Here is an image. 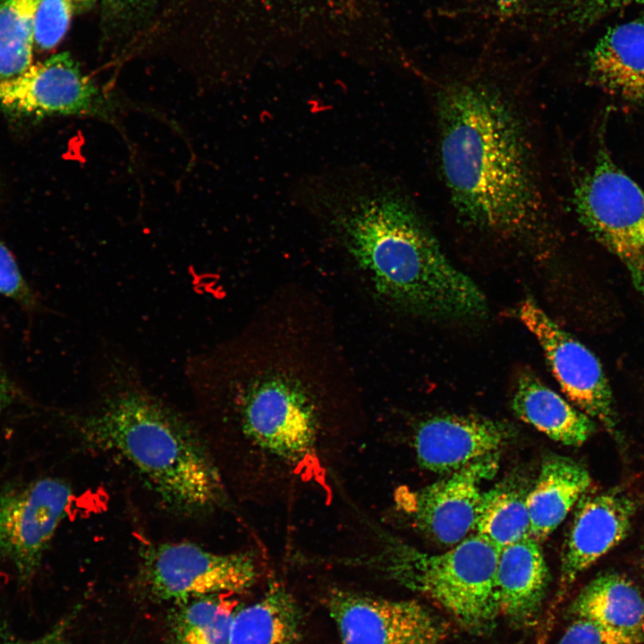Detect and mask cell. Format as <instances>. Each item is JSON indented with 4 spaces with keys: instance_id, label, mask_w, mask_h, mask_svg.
<instances>
[{
    "instance_id": "cell-25",
    "label": "cell",
    "mask_w": 644,
    "mask_h": 644,
    "mask_svg": "<svg viewBox=\"0 0 644 644\" xmlns=\"http://www.w3.org/2000/svg\"><path fill=\"white\" fill-rule=\"evenodd\" d=\"M96 0H41L35 21L34 42L41 50L55 48L74 16L90 9Z\"/></svg>"
},
{
    "instance_id": "cell-20",
    "label": "cell",
    "mask_w": 644,
    "mask_h": 644,
    "mask_svg": "<svg viewBox=\"0 0 644 644\" xmlns=\"http://www.w3.org/2000/svg\"><path fill=\"white\" fill-rule=\"evenodd\" d=\"M301 614L292 595L272 583L257 601L237 607L228 644H300Z\"/></svg>"
},
{
    "instance_id": "cell-1",
    "label": "cell",
    "mask_w": 644,
    "mask_h": 644,
    "mask_svg": "<svg viewBox=\"0 0 644 644\" xmlns=\"http://www.w3.org/2000/svg\"><path fill=\"white\" fill-rule=\"evenodd\" d=\"M437 88L439 158L459 218L509 239L538 233L547 206L525 120L508 92L481 65Z\"/></svg>"
},
{
    "instance_id": "cell-12",
    "label": "cell",
    "mask_w": 644,
    "mask_h": 644,
    "mask_svg": "<svg viewBox=\"0 0 644 644\" xmlns=\"http://www.w3.org/2000/svg\"><path fill=\"white\" fill-rule=\"evenodd\" d=\"M498 457L489 454L416 492L398 494L396 503L427 537L453 547L475 529L481 485L496 474Z\"/></svg>"
},
{
    "instance_id": "cell-30",
    "label": "cell",
    "mask_w": 644,
    "mask_h": 644,
    "mask_svg": "<svg viewBox=\"0 0 644 644\" xmlns=\"http://www.w3.org/2000/svg\"><path fill=\"white\" fill-rule=\"evenodd\" d=\"M107 11L114 14H130L149 6L156 0H101Z\"/></svg>"
},
{
    "instance_id": "cell-9",
    "label": "cell",
    "mask_w": 644,
    "mask_h": 644,
    "mask_svg": "<svg viewBox=\"0 0 644 644\" xmlns=\"http://www.w3.org/2000/svg\"><path fill=\"white\" fill-rule=\"evenodd\" d=\"M72 497L70 485L52 477L0 493V553L21 583L34 579Z\"/></svg>"
},
{
    "instance_id": "cell-21",
    "label": "cell",
    "mask_w": 644,
    "mask_h": 644,
    "mask_svg": "<svg viewBox=\"0 0 644 644\" xmlns=\"http://www.w3.org/2000/svg\"><path fill=\"white\" fill-rule=\"evenodd\" d=\"M571 611L576 618L591 619L644 639V597L619 573L606 572L589 581L572 602Z\"/></svg>"
},
{
    "instance_id": "cell-31",
    "label": "cell",
    "mask_w": 644,
    "mask_h": 644,
    "mask_svg": "<svg viewBox=\"0 0 644 644\" xmlns=\"http://www.w3.org/2000/svg\"><path fill=\"white\" fill-rule=\"evenodd\" d=\"M15 394L13 382L0 366V414L13 401Z\"/></svg>"
},
{
    "instance_id": "cell-18",
    "label": "cell",
    "mask_w": 644,
    "mask_h": 644,
    "mask_svg": "<svg viewBox=\"0 0 644 644\" xmlns=\"http://www.w3.org/2000/svg\"><path fill=\"white\" fill-rule=\"evenodd\" d=\"M512 407L517 417L566 445L579 446L595 431L594 420L531 372L518 378Z\"/></svg>"
},
{
    "instance_id": "cell-26",
    "label": "cell",
    "mask_w": 644,
    "mask_h": 644,
    "mask_svg": "<svg viewBox=\"0 0 644 644\" xmlns=\"http://www.w3.org/2000/svg\"><path fill=\"white\" fill-rule=\"evenodd\" d=\"M531 0H460L448 8L446 14L464 16L472 21H482L496 35L513 19Z\"/></svg>"
},
{
    "instance_id": "cell-22",
    "label": "cell",
    "mask_w": 644,
    "mask_h": 644,
    "mask_svg": "<svg viewBox=\"0 0 644 644\" xmlns=\"http://www.w3.org/2000/svg\"><path fill=\"white\" fill-rule=\"evenodd\" d=\"M236 609L225 595L178 604L168 623L167 644H228Z\"/></svg>"
},
{
    "instance_id": "cell-27",
    "label": "cell",
    "mask_w": 644,
    "mask_h": 644,
    "mask_svg": "<svg viewBox=\"0 0 644 644\" xmlns=\"http://www.w3.org/2000/svg\"><path fill=\"white\" fill-rule=\"evenodd\" d=\"M644 639L608 628L596 621L578 617L556 644H640Z\"/></svg>"
},
{
    "instance_id": "cell-15",
    "label": "cell",
    "mask_w": 644,
    "mask_h": 644,
    "mask_svg": "<svg viewBox=\"0 0 644 644\" xmlns=\"http://www.w3.org/2000/svg\"><path fill=\"white\" fill-rule=\"evenodd\" d=\"M548 581L547 565L537 539L530 536L500 549L496 585L501 615L516 627L534 625Z\"/></svg>"
},
{
    "instance_id": "cell-23",
    "label": "cell",
    "mask_w": 644,
    "mask_h": 644,
    "mask_svg": "<svg viewBox=\"0 0 644 644\" xmlns=\"http://www.w3.org/2000/svg\"><path fill=\"white\" fill-rule=\"evenodd\" d=\"M527 494L520 487L500 483L483 492L475 533L497 549L531 536Z\"/></svg>"
},
{
    "instance_id": "cell-29",
    "label": "cell",
    "mask_w": 644,
    "mask_h": 644,
    "mask_svg": "<svg viewBox=\"0 0 644 644\" xmlns=\"http://www.w3.org/2000/svg\"><path fill=\"white\" fill-rule=\"evenodd\" d=\"M63 628H56L41 637L26 639L17 636L7 624L0 619V644H56Z\"/></svg>"
},
{
    "instance_id": "cell-6",
    "label": "cell",
    "mask_w": 644,
    "mask_h": 644,
    "mask_svg": "<svg viewBox=\"0 0 644 644\" xmlns=\"http://www.w3.org/2000/svg\"><path fill=\"white\" fill-rule=\"evenodd\" d=\"M580 222L623 264L632 284L644 294V191L606 154L574 191Z\"/></svg>"
},
{
    "instance_id": "cell-5",
    "label": "cell",
    "mask_w": 644,
    "mask_h": 644,
    "mask_svg": "<svg viewBox=\"0 0 644 644\" xmlns=\"http://www.w3.org/2000/svg\"><path fill=\"white\" fill-rule=\"evenodd\" d=\"M373 551L338 558L414 591L443 608L463 630L485 635L500 614L496 585L499 555L480 535L470 534L451 549L430 554L387 533Z\"/></svg>"
},
{
    "instance_id": "cell-4",
    "label": "cell",
    "mask_w": 644,
    "mask_h": 644,
    "mask_svg": "<svg viewBox=\"0 0 644 644\" xmlns=\"http://www.w3.org/2000/svg\"><path fill=\"white\" fill-rule=\"evenodd\" d=\"M333 225L375 295L434 318H471L487 309L479 286L453 265L415 210L387 192L353 197Z\"/></svg>"
},
{
    "instance_id": "cell-11",
    "label": "cell",
    "mask_w": 644,
    "mask_h": 644,
    "mask_svg": "<svg viewBox=\"0 0 644 644\" xmlns=\"http://www.w3.org/2000/svg\"><path fill=\"white\" fill-rule=\"evenodd\" d=\"M0 109L15 116H108L110 101L67 52L0 79Z\"/></svg>"
},
{
    "instance_id": "cell-8",
    "label": "cell",
    "mask_w": 644,
    "mask_h": 644,
    "mask_svg": "<svg viewBox=\"0 0 644 644\" xmlns=\"http://www.w3.org/2000/svg\"><path fill=\"white\" fill-rule=\"evenodd\" d=\"M326 608L342 644H442L451 623L425 605L334 589Z\"/></svg>"
},
{
    "instance_id": "cell-10",
    "label": "cell",
    "mask_w": 644,
    "mask_h": 644,
    "mask_svg": "<svg viewBox=\"0 0 644 644\" xmlns=\"http://www.w3.org/2000/svg\"><path fill=\"white\" fill-rule=\"evenodd\" d=\"M518 317L538 341L564 394L582 412L614 433L617 416L614 399L597 357L532 299L522 301Z\"/></svg>"
},
{
    "instance_id": "cell-19",
    "label": "cell",
    "mask_w": 644,
    "mask_h": 644,
    "mask_svg": "<svg viewBox=\"0 0 644 644\" xmlns=\"http://www.w3.org/2000/svg\"><path fill=\"white\" fill-rule=\"evenodd\" d=\"M590 484L589 471L577 462L561 455L547 458L526 497L531 537L538 542L547 538Z\"/></svg>"
},
{
    "instance_id": "cell-7",
    "label": "cell",
    "mask_w": 644,
    "mask_h": 644,
    "mask_svg": "<svg viewBox=\"0 0 644 644\" xmlns=\"http://www.w3.org/2000/svg\"><path fill=\"white\" fill-rule=\"evenodd\" d=\"M140 577L158 601L176 605L212 595L243 592L258 575L250 552L216 553L188 541L148 544L140 552Z\"/></svg>"
},
{
    "instance_id": "cell-24",
    "label": "cell",
    "mask_w": 644,
    "mask_h": 644,
    "mask_svg": "<svg viewBox=\"0 0 644 644\" xmlns=\"http://www.w3.org/2000/svg\"><path fill=\"white\" fill-rule=\"evenodd\" d=\"M40 2L0 0V79L17 76L31 65Z\"/></svg>"
},
{
    "instance_id": "cell-28",
    "label": "cell",
    "mask_w": 644,
    "mask_h": 644,
    "mask_svg": "<svg viewBox=\"0 0 644 644\" xmlns=\"http://www.w3.org/2000/svg\"><path fill=\"white\" fill-rule=\"evenodd\" d=\"M0 294L21 304L31 306L33 293L8 248L0 241Z\"/></svg>"
},
{
    "instance_id": "cell-3",
    "label": "cell",
    "mask_w": 644,
    "mask_h": 644,
    "mask_svg": "<svg viewBox=\"0 0 644 644\" xmlns=\"http://www.w3.org/2000/svg\"><path fill=\"white\" fill-rule=\"evenodd\" d=\"M297 349L248 330L189 358L186 377L202 436L233 428L287 464L312 457L323 368Z\"/></svg>"
},
{
    "instance_id": "cell-17",
    "label": "cell",
    "mask_w": 644,
    "mask_h": 644,
    "mask_svg": "<svg viewBox=\"0 0 644 644\" xmlns=\"http://www.w3.org/2000/svg\"><path fill=\"white\" fill-rule=\"evenodd\" d=\"M644 0H531L504 28L530 44L551 47L587 30L610 13Z\"/></svg>"
},
{
    "instance_id": "cell-2",
    "label": "cell",
    "mask_w": 644,
    "mask_h": 644,
    "mask_svg": "<svg viewBox=\"0 0 644 644\" xmlns=\"http://www.w3.org/2000/svg\"><path fill=\"white\" fill-rule=\"evenodd\" d=\"M93 398L71 417L88 452L123 465L165 513L200 519L228 506L224 477L196 424L155 394L127 358L103 360Z\"/></svg>"
},
{
    "instance_id": "cell-16",
    "label": "cell",
    "mask_w": 644,
    "mask_h": 644,
    "mask_svg": "<svg viewBox=\"0 0 644 644\" xmlns=\"http://www.w3.org/2000/svg\"><path fill=\"white\" fill-rule=\"evenodd\" d=\"M588 73L603 89L644 105V16L608 30L589 51Z\"/></svg>"
},
{
    "instance_id": "cell-14",
    "label": "cell",
    "mask_w": 644,
    "mask_h": 644,
    "mask_svg": "<svg viewBox=\"0 0 644 644\" xmlns=\"http://www.w3.org/2000/svg\"><path fill=\"white\" fill-rule=\"evenodd\" d=\"M635 509L628 496L616 492L600 493L581 502L562 555L560 596L627 536Z\"/></svg>"
},
{
    "instance_id": "cell-13",
    "label": "cell",
    "mask_w": 644,
    "mask_h": 644,
    "mask_svg": "<svg viewBox=\"0 0 644 644\" xmlns=\"http://www.w3.org/2000/svg\"><path fill=\"white\" fill-rule=\"evenodd\" d=\"M509 436L501 422L477 416H435L423 420L414 435L419 464L428 470L451 473L498 453Z\"/></svg>"
}]
</instances>
